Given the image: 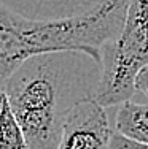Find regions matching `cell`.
Segmentation results:
<instances>
[{
  "instance_id": "9",
  "label": "cell",
  "mask_w": 148,
  "mask_h": 149,
  "mask_svg": "<svg viewBox=\"0 0 148 149\" xmlns=\"http://www.w3.org/2000/svg\"><path fill=\"white\" fill-rule=\"evenodd\" d=\"M134 91L140 92L143 97L148 98V67L142 68L137 73L135 79H134Z\"/></svg>"
},
{
  "instance_id": "10",
  "label": "cell",
  "mask_w": 148,
  "mask_h": 149,
  "mask_svg": "<svg viewBox=\"0 0 148 149\" xmlns=\"http://www.w3.org/2000/svg\"><path fill=\"white\" fill-rule=\"evenodd\" d=\"M8 105V98H6V94L3 89H0V113H2V109L5 108V106Z\"/></svg>"
},
{
  "instance_id": "3",
  "label": "cell",
  "mask_w": 148,
  "mask_h": 149,
  "mask_svg": "<svg viewBox=\"0 0 148 149\" xmlns=\"http://www.w3.org/2000/svg\"><path fill=\"white\" fill-rule=\"evenodd\" d=\"M148 67V0H129L123 26L100 48V78L96 98L100 106L121 105L134 95V79Z\"/></svg>"
},
{
  "instance_id": "8",
  "label": "cell",
  "mask_w": 148,
  "mask_h": 149,
  "mask_svg": "<svg viewBox=\"0 0 148 149\" xmlns=\"http://www.w3.org/2000/svg\"><path fill=\"white\" fill-rule=\"evenodd\" d=\"M107 149H148V144L137 143V141H132L129 138H124L119 133L113 132L110 136V141H108Z\"/></svg>"
},
{
  "instance_id": "5",
  "label": "cell",
  "mask_w": 148,
  "mask_h": 149,
  "mask_svg": "<svg viewBox=\"0 0 148 149\" xmlns=\"http://www.w3.org/2000/svg\"><path fill=\"white\" fill-rule=\"evenodd\" d=\"M102 0H0V5L29 21H59L89 13Z\"/></svg>"
},
{
  "instance_id": "2",
  "label": "cell",
  "mask_w": 148,
  "mask_h": 149,
  "mask_svg": "<svg viewBox=\"0 0 148 149\" xmlns=\"http://www.w3.org/2000/svg\"><path fill=\"white\" fill-rule=\"evenodd\" d=\"M129 0H102L89 13L59 21H29L0 5V89L27 59L78 51L100 65V48L123 26Z\"/></svg>"
},
{
  "instance_id": "7",
  "label": "cell",
  "mask_w": 148,
  "mask_h": 149,
  "mask_svg": "<svg viewBox=\"0 0 148 149\" xmlns=\"http://www.w3.org/2000/svg\"><path fill=\"white\" fill-rule=\"evenodd\" d=\"M0 149H29L26 136L10 105L0 113Z\"/></svg>"
},
{
  "instance_id": "4",
  "label": "cell",
  "mask_w": 148,
  "mask_h": 149,
  "mask_svg": "<svg viewBox=\"0 0 148 149\" xmlns=\"http://www.w3.org/2000/svg\"><path fill=\"white\" fill-rule=\"evenodd\" d=\"M112 133L107 109L86 98L65 114L58 149H107Z\"/></svg>"
},
{
  "instance_id": "6",
  "label": "cell",
  "mask_w": 148,
  "mask_h": 149,
  "mask_svg": "<svg viewBox=\"0 0 148 149\" xmlns=\"http://www.w3.org/2000/svg\"><path fill=\"white\" fill-rule=\"evenodd\" d=\"M115 132L137 143L148 144V105L128 100L115 114Z\"/></svg>"
},
{
  "instance_id": "1",
  "label": "cell",
  "mask_w": 148,
  "mask_h": 149,
  "mask_svg": "<svg viewBox=\"0 0 148 149\" xmlns=\"http://www.w3.org/2000/svg\"><path fill=\"white\" fill-rule=\"evenodd\" d=\"M100 65L78 51L27 59L3 91L29 149H58L65 114L78 102L96 98Z\"/></svg>"
}]
</instances>
